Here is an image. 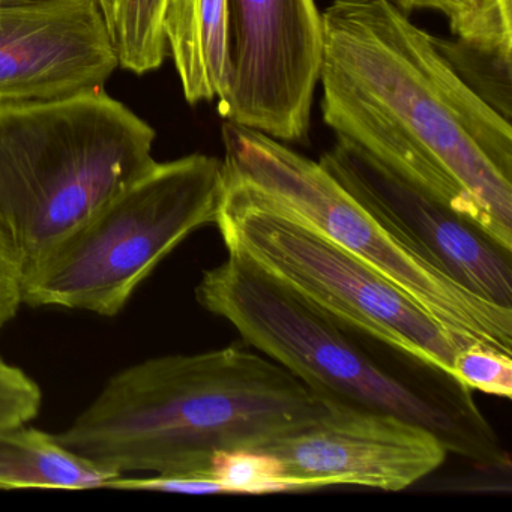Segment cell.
<instances>
[{
    "label": "cell",
    "mask_w": 512,
    "mask_h": 512,
    "mask_svg": "<svg viewBox=\"0 0 512 512\" xmlns=\"http://www.w3.org/2000/svg\"><path fill=\"white\" fill-rule=\"evenodd\" d=\"M155 137L104 88L0 101V227L23 277L154 166Z\"/></svg>",
    "instance_id": "4"
},
{
    "label": "cell",
    "mask_w": 512,
    "mask_h": 512,
    "mask_svg": "<svg viewBox=\"0 0 512 512\" xmlns=\"http://www.w3.org/2000/svg\"><path fill=\"white\" fill-rule=\"evenodd\" d=\"M43 392L22 368L0 358V428L19 427L40 415Z\"/></svg>",
    "instance_id": "18"
},
{
    "label": "cell",
    "mask_w": 512,
    "mask_h": 512,
    "mask_svg": "<svg viewBox=\"0 0 512 512\" xmlns=\"http://www.w3.org/2000/svg\"><path fill=\"white\" fill-rule=\"evenodd\" d=\"M323 47L314 0H229V89L218 113L281 142H304Z\"/></svg>",
    "instance_id": "8"
},
{
    "label": "cell",
    "mask_w": 512,
    "mask_h": 512,
    "mask_svg": "<svg viewBox=\"0 0 512 512\" xmlns=\"http://www.w3.org/2000/svg\"><path fill=\"white\" fill-rule=\"evenodd\" d=\"M280 463L293 491L356 485L403 491L445 463L442 440L400 416L331 406L316 424L256 446Z\"/></svg>",
    "instance_id": "10"
},
{
    "label": "cell",
    "mask_w": 512,
    "mask_h": 512,
    "mask_svg": "<svg viewBox=\"0 0 512 512\" xmlns=\"http://www.w3.org/2000/svg\"><path fill=\"white\" fill-rule=\"evenodd\" d=\"M331 406L241 346L146 359L118 371L56 434L113 475H211L220 454L301 430Z\"/></svg>",
    "instance_id": "2"
},
{
    "label": "cell",
    "mask_w": 512,
    "mask_h": 512,
    "mask_svg": "<svg viewBox=\"0 0 512 512\" xmlns=\"http://www.w3.org/2000/svg\"><path fill=\"white\" fill-rule=\"evenodd\" d=\"M109 470L74 454L56 434L38 428H0V490L106 488Z\"/></svg>",
    "instance_id": "14"
},
{
    "label": "cell",
    "mask_w": 512,
    "mask_h": 512,
    "mask_svg": "<svg viewBox=\"0 0 512 512\" xmlns=\"http://www.w3.org/2000/svg\"><path fill=\"white\" fill-rule=\"evenodd\" d=\"M319 163L413 253L475 295L512 308V250L347 140L337 137Z\"/></svg>",
    "instance_id": "9"
},
{
    "label": "cell",
    "mask_w": 512,
    "mask_h": 512,
    "mask_svg": "<svg viewBox=\"0 0 512 512\" xmlns=\"http://www.w3.org/2000/svg\"><path fill=\"white\" fill-rule=\"evenodd\" d=\"M224 184L257 194L319 230L403 290L466 346L512 355V308L455 283L380 226L317 161L242 125H223Z\"/></svg>",
    "instance_id": "6"
},
{
    "label": "cell",
    "mask_w": 512,
    "mask_h": 512,
    "mask_svg": "<svg viewBox=\"0 0 512 512\" xmlns=\"http://www.w3.org/2000/svg\"><path fill=\"white\" fill-rule=\"evenodd\" d=\"M221 196L217 157L155 161L23 277V305L118 316L179 244L215 224Z\"/></svg>",
    "instance_id": "5"
},
{
    "label": "cell",
    "mask_w": 512,
    "mask_h": 512,
    "mask_svg": "<svg viewBox=\"0 0 512 512\" xmlns=\"http://www.w3.org/2000/svg\"><path fill=\"white\" fill-rule=\"evenodd\" d=\"M118 68L97 0L0 2V101L104 88Z\"/></svg>",
    "instance_id": "11"
},
{
    "label": "cell",
    "mask_w": 512,
    "mask_h": 512,
    "mask_svg": "<svg viewBox=\"0 0 512 512\" xmlns=\"http://www.w3.org/2000/svg\"><path fill=\"white\" fill-rule=\"evenodd\" d=\"M215 226L227 253L241 254L338 322L457 377L452 364L466 344L301 218L223 182Z\"/></svg>",
    "instance_id": "7"
},
{
    "label": "cell",
    "mask_w": 512,
    "mask_h": 512,
    "mask_svg": "<svg viewBox=\"0 0 512 512\" xmlns=\"http://www.w3.org/2000/svg\"><path fill=\"white\" fill-rule=\"evenodd\" d=\"M452 368L470 391L508 400L512 397V355L472 344L458 350Z\"/></svg>",
    "instance_id": "17"
},
{
    "label": "cell",
    "mask_w": 512,
    "mask_h": 512,
    "mask_svg": "<svg viewBox=\"0 0 512 512\" xmlns=\"http://www.w3.org/2000/svg\"><path fill=\"white\" fill-rule=\"evenodd\" d=\"M487 0H392L395 7L410 16L413 11H437L448 19L449 26L466 19Z\"/></svg>",
    "instance_id": "20"
},
{
    "label": "cell",
    "mask_w": 512,
    "mask_h": 512,
    "mask_svg": "<svg viewBox=\"0 0 512 512\" xmlns=\"http://www.w3.org/2000/svg\"><path fill=\"white\" fill-rule=\"evenodd\" d=\"M167 53L190 104L221 101L229 89V0H166Z\"/></svg>",
    "instance_id": "12"
},
{
    "label": "cell",
    "mask_w": 512,
    "mask_h": 512,
    "mask_svg": "<svg viewBox=\"0 0 512 512\" xmlns=\"http://www.w3.org/2000/svg\"><path fill=\"white\" fill-rule=\"evenodd\" d=\"M212 478L226 485L229 494H263L293 491L284 479L280 463L256 449L220 454L211 467Z\"/></svg>",
    "instance_id": "16"
},
{
    "label": "cell",
    "mask_w": 512,
    "mask_h": 512,
    "mask_svg": "<svg viewBox=\"0 0 512 512\" xmlns=\"http://www.w3.org/2000/svg\"><path fill=\"white\" fill-rule=\"evenodd\" d=\"M119 67L143 76L166 61V0H97Z\"/></svg>",
    "instance_id": "15"
},
{
    "label": "cell",
    "mask_w": 512,
    "mask_h": 512,
    "mask_svg": "<svg viewBox=\"0 0 512 512\" xmlns=\"http://www.w3.org/2000/svg\"><path fill=\"white\" fill-rule=\"evenodd\" d=\"M194 293L329 406L400 416L476 466L509 467L499 434L457 377L338 322L241 254L206 269Z\"/></svg>",
    "instance_id": "3"
},
{
    "label": "cell",
    "mask_w": 512,
    "mask_h": 512,
    "mask_svg": "<svg viewBox=\"0 0 512 512\" xmlns=\"http://www.w3.org/2000/svg\"><path fill=\"white\" fill-rule=\"evenodd\" d=\"M325 124L512 250V127L392 0L322 13Z\"/></svg>",
    "instance_id": "1"
},
{
    "label": "cell",
    "mask_w": 512,
    "mask_h": 512,
    "mask_svg": "<svg viewBox=\"0 0 512 512\" xmlns=\"http://www.w3.org/2000/svg\"><path fill=\"white\" fill-rule=\"evenodd\" d=\"M23 266L7 233L0 227V334L10 325L22 301Z\"/></svg>",
    "instance_id": "19"
},
{
    "label": "cell",
    "mask_w": 512,
    "mask_h": 512,
    "mask_svg": "<svg viewBox=\"0 0 512 512\" xmlns=\"http://www.w3.org/2000/svg\"><path fill=\"white\" fill-rule=\"evenodd\" d=\"M437 38L464 82L503 118L512 110V0H487L475 14Z\"/></svg>",
    "instance_id": "13"
},
{
    "label": "cell",
    "mask_w": 512,
    "mask_h": 512,
    "mask_svg": "<svg viewBox=\"0 0 512 512\" xmlns=\"http://www.w3.org/2000/svg\"><path fill=\"white\" fill-rule=\"evenodd\" d=\"M0 2H26V0H0Z\"/></svg>",
    "instance_id": "21"
}]
</instances>
